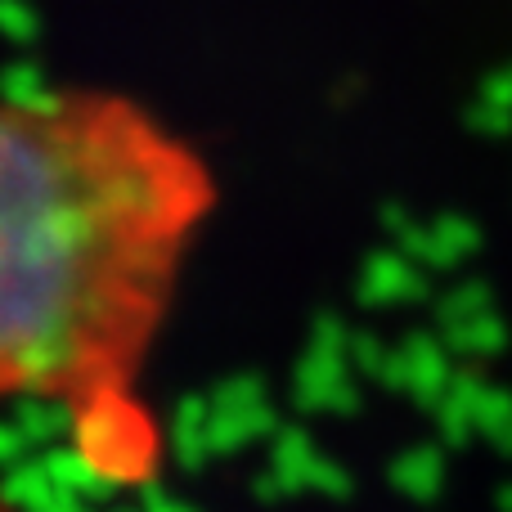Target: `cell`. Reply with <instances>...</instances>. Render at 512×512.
I'll return each instance as SVG.
<instances>
[{
  "mask_svg": "<svg viewBox=\"0 0 512 512\" xmlns=\"http://www.w3.org/2000/svg\"><path fill=\"white\" fill-rule=\"evenodd\" d=\"M0 512H14V508H9V504H5V495H0Z\"/></svg>",
  "mask_w": 512,
  "mask_h": 512,
  "instance_id": "7a4b0ae2",
  "label": "cell"
},
{
  "mask_svg": "<svg viewBox=\"0 0 512 512\" xmlns=\"http://www.w3.org/2000/svg\"><path fill=\"white\" fill-rule=\"evenodd\" d=\"M212 212L207 158L135 99H0V400L126 414Z\"/></svg>",
  "mask_w": 512,
  "mask_h": 512,
  "instance_id": "6da1fadb",
  "label": "cell"
}]
</instances>
